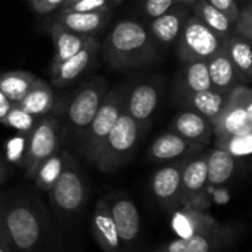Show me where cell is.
<instances>
[{
	"mask_svg": "<svg viewBox=\"0 0 252 252\" xmlns=\"http://www.w3.org/2000/svg\"><path fill=\"white\" fill-rule=\"evenodd\" d=\"M155 40L137 21L124 19L115 24L103 43V56L114 69H130L157 59Z\"/></svg>",
	"mask_w": 252,
	"mask_h": 252,
	"instance_id": "cell-1",
	"label": "cell"
},
{
	"mask_svg": "<svg viewBox=\"0 0 252 252\" xmlns=\"http://www.w3.org/2000/svg\"><path fill=\"white\" fill-rule=\"evenodd\" d=\"M0 220L12 251H40L46 230L38 207L25 198L13 199L0 208Z\"/></svg>",
	"mask_w": 252,
	"mask_h": 252,
	"instance_id": "cell-2",
	"label": "cell"
},
{
	"mask_svg": "<svg viewBox=\"0 0 252 252\" xmlns=\"http://www.w3.org/2000/svg\"><path fill=\"white\" fill-rule=\"evenodd\" d=\"M143 131L145 127L123 111L106 136L93 164L103 173H112L121 168L131 158Z\"/></svg>",
	"mask_w": 252,
	"mask_h": 252,
	"instance_id": "cell-3",
	"label": "cell"
},
{
	"mask_svg": "<svg viewBox=\"0 0 252 252\" xmlns=\"http://www.w3.org/2000/svg\"><path fill=\"white\" fill-rule=\"evenodd\" d=\"M49 199L61 217H72L78 214L87 199V186L83 173L75 161V158L66 151L63 168L49 190Z\"/></svg>",
	"mask_w": 252,
	"mask_h": 252,
	"instance_id": "cell-4",
	"label": "cell"
},
{
	"mask_svg": "<svg viewBox=\"0 0 252 252\" xmlns=\"http://www.w3.org/2000/svg\"><path fill=\"white\" fill-rule=\"evenodd\" d=\"M217 137L252 133V90L248 84H236L227 93L221 114L211 123Z\"/></svg>",
	"mask_w": 252,
	"mask_h": 252,
	"instance_id": "cell-5",
	"label": "cell"
},
{
	"mask_svg": "<svg viewBox=\"0 0 252 252\" xmlns=\"http://www.w3.org/2000/svg\"><path fill=\"white\" fill-rule=\"evenodd\" d=\"M226 40L208 28L199 18L189 15L179 37L177 53L183 63L193 61H208L217 53Z\"/></svg>",
	"mask_w": 252,
	"mask_h": 252,
	"instance_id": "cell-6",
	"label": "cell"
},
{
	"mask_svg": "<svg viewBox=\"0 0 252 252\" xmlns=\"http://www.w3.org/2000/svg\"><path fill=\"white\" fill-rule=\"evenodd\" d=\"M124 102L126 94H123L120 90H111L105 93L96 115L83 136V152L92 162H94L106 136L109 134L120 114L124 111Z\"/></svg>",
	"mask_w": 252,
	"mask_h": 252,
	"instance_id": "cell-7",
	"label": "cell"
},
{
	"mask_svg": "<svg viewBox=\"0 0 252 252\" xmlns=\"http://www.w3.org/2000/svg\"><path fill=\"white\" fill-rule=\"evenodd\" d=\"M61 126L56 118H38L32 131L27 136V151L24 158V170L27 179L32 180L38 167L59 151Z\"/></svg>",
	"mask_w": 252,
	"mask_h": 252,
	"instance_id": "cell-8",
	"label": "cell"
},
{
	"mask_svg": "<svg viewBox=\"0 0 252 252\" xmlns=\"http://www.w3.org/2000/svg\"><path fill=\"white\" fill-rule=\"evenodd\" d=\"M207 186V154H196L182 167V208L207 211L211 207Z\"/></svg>",
	"mask_w": 252,
	"mask_h": 252,
	"instance_id": "cell-9",
	"label": "cell"
},
{
	"mask_svg": "<svg viewBox=\"0 0 252 252\" xmlns=\"http://www.w3.org/2000/svg\"><path fill=\"white\" fill-rule=\"evenodd\" d=\"M105 93L106 81L103 78H94L84 84L69 102L68 121L71 128L81 137L84 136L93 117L96 115Z\"/></svg>",
	"mask_w": 252,
	"mask_h": 252,
	"instance_id": "cell-10",
	"label": "cell"
},
{
	"mask_svg": "<svg viewBox=\"0 0 252 252\" xmlns=\"http://www.w3.org/2000/svg\"><path fill=\"white\" fill-rule=\"evenodd\" d=\"M241 232L239 226L219 224L217 227L192 238H177L154 252H220L229 247Z\"/></svg>",
	"mask_w": 252,
	"mask_h": 252,
	"instance_id": "cell-11",
	"label": "cell"
},
{
	"mask_svg": "<svg viewBox=\"0 0 252 252\" xmlns=\"http://www.w3.org/2000/svg\"><path fill=\"white\" fill-rule=\"evenodd\" d=\"M105 199L121 245H134L140 235V217L137 207L133 201L121 193L105 196Z\"/></svg>",
	"mask_w": 252,
	"mask_h": 252,
	"instance_id": "cell-12",
	"label": "cell"
},
{
	"mask_svg": "<svg viewBox=\"0 0 252 252\" xmlns=\"http://www.w3.org/2000/svg\"><path fill=\"white\" fill-rule=\"evenodd\" d=\"M185 161L168 162L152 176V192L158 202L170 211L182 208V167Z\"/></svg>",
	"mask_w": 252,
	"mask_h": 252,
	"instance_id": "cell-13",
	"label": "cell"
},
{
	"mask_svg": "<svg viewBox=\"0 0 252 252\" xmlns=\"http://www.w3.org/2000/svg\"><path fill=\"white\" fill-rule=\"evenodd\" d=\"M204 148L199 145H195L182 136H179L174 131L164 133L158 136L148 152V158L154 162H174V161H183L188 159L196 154H201Z\"/></svg>",
	"mask_w": 252,
	"mask_h": 252,
	"instance_id": "cell-14",
	"label": "cell"
},
{
	"mask_svg": "<svg viewBox=\"0 0 252 252\" xmlns=\"http://www.w3.org/2000/svg\"><path fill=\"white\" fill-rule=\"evenodd\" d=\"M97 41L92 35L87 38L84 46L71 58L65 59L63 62L50 66V75H52V83L58 87L68 86L74 80H77L93 62L96 52H97Z\"/></svg>",
	"mask_w": 252,
	"mask_h": 252,
	"instance_id": "cell-15",
	"label": "cell"
},
{
	"mask_svg": "<svg viewBox=\"0 0 252 252\" xmlns=\"http://www.w3.org/2000/svg\"><path fill=\"white\" fill-rule=\"evenodd\" d=\"M159 102L158 87L152 83H142L126 96L124 111L146 128Z\"/></svg>",
	"mask_w": 252,
	"mask_h": 252,
	"instance_id": "cell-16",
	"label": "cell"
},
{
	"mask_svg": "<svg viewBox=\"0 0 252 252\" xmlns=\"http://www.w3.org/2000/svg\"><path fill=\"white\" fill-rule=\"evenodd\" d=\"M219 224L220 223L207 211L192 210V208H177L174 210L171 219V229L176 233V236L180 239L205 233L217 227Z\"/></svg>",
	"mask_w": 252,
	"mask_h": 252,
	"instance_id": "cell-17",
	"label": "cell"
},
{
	"mask_svg": "<svg viewBox=\"0 0 252 252\" xmlns=\"http://www.w3.org/2000/svg\"><path fill=\"white\" fill-rule=\"evenodd\" d=\"M189 15L190 13L186 6L176 4L161 16L151 19L149 28H151L152 38L164 46H170L176 43L180 37V32Z\"/></svg>",
	"mask_w": 252,
	"mask_h": 252,
	"instance_id": "cell-18",
	"label": "cell"
},
{
	"mask_svg": "<svg viewBox=\"0 0 252 252\" xmlns=\"http://www.w3.org/2000/svg\"><path fill=\"white\" fill-rule=\"evenodd\" d=\"M171 131L202 148H205V145H208L211 137L214 136L211 123L205 117L192 109L183 111L174 118Z\"/></svg>",
	"mask_w": 252,
	"mask_h": 252,
	"instance_id": "cell-19",
	"label": "cell"
},
{
	"mask_svg": "<svg viewBox=\"0 0 252 252\" xmlns=\"http://www.w3.org/2000/svg\"><path fill=\"white\" fill-rule=\"evenodd\" d=\"M92 229L97 245L103 252H121V242L112 221L105 196L100 198L94 207L92 217Z\"/></svg>",
	"mask_w": 252,
	"mask_h": 252,
	"instance_id": "cell-20",
	"label": "cell"
},
{
	"mask_svg": "<svg viewBox=\"0 0 252 252\" xmlns=\"http://www.w3.org/2000/svg\"><path fill=\"white\" fill-rule=\"evenodd\" d=\"M111 18V7H105L100 10L93 12H59L56 21L63 25L65 28L81 34V35H92Z\"/></svg>",
	"mask_w": 252,
	"mask_h": 252,
	"instance_id": "cell-21",
	"label": "cell"
},
{
	"mask_svg": "<svg viewBox=\"0 0 252 252\" xmlns=\"http://www.w3.org/2000/svg\"><path fill=\"white\" fill-rule=\"evenodd\" d=\"M207 66H208L211 86L216 90L229 93L232 87L242 83L224 46L207 61Z\"/></svg>",
	"mask_w": 252,
	"mask_h": 252,
	"instance_id": "cell-22",
	"label": "cell"
},
{
	"mask_svg": "<svg viewBox=\"0 0 252 252\" xmlns=\"http://www.w3.org/2000/svg\"><path fill=\"white\" fill-rule=\"evenodd\" d=\"M16 106L37 118H41L53 109L55 93L47 81L35 78L27 94L16 103Z\"/></svg>",
	"mask_w": 252,
	"mask_h": 252,
	"instance_id": "cell-23",
	"label": "cell"
},
{
	"mask_svg": "<svg viewBox=\"0 0 252 252\" xmlns=\"http://www.w3.org/2000/svg\"><path fill=\"white\" fill-rule=\"evenodd\" d=\"M183 97L192 111H196L198 114L205 117L210 123H213L221 114L227 102V93L216 90L213 87L195 93L183 92Z\"/></svg>",
	"mask_w": 252,
	"mask_h": 252,
	"instance_id": "cell-24",
	"label": "cell"
},
{
	"mask_svg": "<svg viewBox=\"0 0 252 252\" xmlns=\"http://www.w3.org/2000/svg\"><path fill=\"white\" fill-rule=\"evenodd\" d=\"M50 34H52V40H53V46H55V55H53L50 66H55V65L63 62L65 59L71 58L72 55H75L84 46L87 38L90 37V35L77 34V32L65 28L63 25H61L58 21H55L52 24Z\"/></svg>",
	"mask_w": 252,
	"mask_h": 252,
	"instance_id": "cell-25",
	"label": "cell"
},
{
	"mask_svg": "<svg viewBox=\"0 0 252 252\" xmlns=\"http://www.w3.org/2000/svg\"><path fill=\"white\" fill-rule=\"evenodd\" d=\"M236 171V158H233L226 151L216 146L210 154H207V179L208 185L219 188L226 185Z\"/></svg>",
	"mask_w": 252,
	"mask_h": 252,
	"instance_id": "cell-26",
	"label": "cell"
},
{
	"mask_svg": "<svg viewBox=\"0 0 252 252\" xmlns=\"http://www.w3.org/2000/svg\"><path fill=\"white\" fill-rule=\"evenodd\" d=\"M226 52L241 78V81H250L252 77V43L242 37L230 35L224 43Z\"/></svg>",
	"mask_w": 252,
	"mask_h": 252,
	"instance_id": "cell-27",
	"label": "cell"
},
{
	"mask_svg": "<svg viewBox=\"0 0 252 252\" xmlns=\"http://www.w3.org/2000/svg\"><path fill=\"white\" fill-rule=\"evenodd\" d=\"M193 15L199 18L208 28H211L217 35L227 40L232 35L233 22L217 7H214L207 0H198V3L193 6Z\"/></svg>",
	"mask_w": 252,
	"mask_h": 252,
	"instance_id": "cell-28",
	"label": "cell"
},
{
	"mask_svg": "<svg viewBox=\"0 0 252 252\" xmlns=\"http://www.w3.org/2000/svg\"><path fill=\"white\" fill-rule=\"evenodd\" d=\"M37 77L28 71H6L0 75V92L16 105L30 90Z\"/></svg>",
	"mask_w": 252,
	"mask_h": 252,
	"instance_id": "cell-29",
	"label": "cell"
},
{
	"mask_svg": "<svg viewBox=\"0 0 252 252\" xmlns=\"http://www.w3.org/2000/svg\"><path fill=\"white\" fill-rule=\"evenodd\" d=\"M65 152L56 151L52 157H49L35 171L34 174V183L38 189L49 192L52 189V186L55 185V182L58 180L62 168H63V162H65Z\"/></svg>",
	"mask_w": 252,
	"mask_h": 252,
	"instance_id": "cell-30",
	"label": "cell"
},
{
	"mask_svg": "<svg viewBox=\"0 0 252 252\" xmlns=\"http://www.w3.org/2000/svg\"><path fill=\"white\" fill-rule=\"evenodd\" d=\"M183 92H204L211 89V80L208 74L207 61H193L185 63L183 71Z\"/></svg>",
	"mask_w": 252,
	"mask_h": 252,
	"instance_id": "cell-31",
	"label": "cell"
},
{
	"mask_svg": "<svg viewBox=\"0 0 252 252\" xmlns=\"http://www.w3.org/2000/svg\"><path fill=\"white\" fill-rule=\"evenodd\" d=\"M216 146L230 154L233 158H247L252 152V133L233 134L216 139Z\"/></svg>",
	"mask_w": 252,
	"mask_h": 252,
	"instance_id": "cell-32",
	"label": "cell"
},
{
	"mask_svg": "<svg viewBox=\"0 0 252 252\" xmlns=\"http://www.w3.org/2000/svg\"><path fill=\"white\" fill-rule=\"evenodd\" d=\"M38 118L25 112L24 109H21L19 106L13 105L9 112L6 114V117L1 120V124L15 130L18 134H24V136H28L32 128L35 127Z\"/></svg>",
	"mask_w": 252,
	"mask_h": 252,
	"instance_id": "cell-33",
	"label": "cell"
},
{
	"mask_svg": "<svg viewBox=\"0 0 252 252\" xmlns=\"http://www.w3.org/2000/svg\"><path fill=\"white\" fill-rule=\"evenodd\" d=\"M233 35L242 37L247 41L252 43V4L251 1H245L244 7L239 9V13L236 16V21L233 24L232 30Z\"/></svg>",
	"mask_w": 252,
	"mask_h": 252,
	"instance_id": "cell-34",
	"label": "cell"
},
{
	"mask_svg": "<svg viewBox=\"0 0 252 252\" xmlns=\"http://www.w3.org/2000/svg\"><path fill=\"white\" fill-rule=\"evenodd\" d=\"M6 158L10 162H18L24 165L25 151H27V136L16 134L6 142Z\"/></svg>",
	"mask_w": 252,
	"mask_h": 252,
	"instance_id": "cell-35",
	"label": "cell"
},
{
	"mask_svg": "<svg viewBox=\"0 0 252 252\" xmlns=\"http://www.w3.org/2000/svg\"><path fill=\"white\" fill-rule=\"evenodd\" d=\"M176 4H177V0H145L143 12L149 19H154L168 12Z\"/></svg>",
	"mask_w": 252,
	"mask_h": 252,
	"instance_id": "cell-36",
	"label": "cell"
},
{
	"mask_svg": "<svg viewBox=\"0 0 252 252\" xmlns=\"http://www.w3.org/2000/svg\"><path fill=\"white\" fill-rule=\"evenodd\" d=\"M109 0H78L74 4L61 9L62 12H93V10H100L108 6Z\"/></svg>",
	"mask_w": 252,
	"mask_h": 252,
	"instance_id": "cell-37",
	"label": "cell"
},
{
	"mask_svg": "<svg viewBox=\"0 0 252 252\" xmlns=\"http://www.w3.org/2000/svg\"><path fill=\"white\" fill-rule=\"evenodd\" d=\"M208 3H211L214 7H217L219 10H221L233 24L236 21V16L239 13V6H238V0H207Z\"/></svg>",
	"mask_w": 252,
	"mask_h": 252,
	"instance_id": "cell-38",
	"label": "cell"
},
{
	"mask_svg": "<svg viewBox=\"0 0 252 252\" xmlns=\"http://www.w3.org/2000/svg\"><path fill=\"white\" fill-rule=\"evenodd\" d=\"M210 201H214L220 205H224L230 201V195L223 186H219V188H214L213 192L210 193Z\"/></svg>",
	"mask_w": 252,
	"mask_h": 252,
	"instance_id": "cell-39",
	"label": "cell"
},
{
	"mask_svg": "<svg viewBox=\"0 0 252 252\" xmlns=\"http://www.w3.org/2000/svg\"><path fill=\"white\" fill-rule=\"evenodd\" d=\"M63 3H65V0H44L38 13H49L55 9H61Z\"/></svg>",
	"mask_w": 252,
	"mask_h": 252,
	"instance_id": "cell-40",
	"label": "cell"
},
{
	"mask_svg": "<svg viewBox=\"0 0 252 252\" xmlns=\"http://www.w3.org/2000/svg\"><path fill=\"white\" fill-rule=\"evenodd\" d=\"M13 106V103L0 92V123H1V120L6 117V114L9 112V109Z\"/></svg>",
	"mask_w": 252,
	"mask_h": 252,
	"instance_id": "cell-41",
	"label": "cell"
},
{
	"mask_svg": "<svg viewBox=\"0 0 252 252\" xmlns=\"http://www.w3.org/2000/svg\"><path fill=\"white\" fill-rule=\"evenodd\" d=\"M9 176V167H7V162L3 159V157L0 155V185L4 183V180L7 179Z\"/></svg>",
	"mask_w": 252,
	"mask_h": 252,
	"instance_id": "cell-42",
	"label": "cell"
},
{
	"mask_svg": "<svg viewBox=\"0 0 252 252\" xmlns=\"http://www.w3.org/2000/svg\"><path fill=\"white\" fill-rule=\"evenodd\" d=\"M28 1H30V4L32 6V9L38 13V10H40V7H41V4H43L44 0H28Z\"/></svg>",
	"mask_w": 252,
	"mask_h": 252,
	"instance_id": "cell-43",
	"label": "cell"
},
{
	"mask_svg": "<svg viewBox=\"0 0 252 252\" xmlns=\"http://www.w3.org/2000/svg\"><path fill=\"white\" fill-rule=\"evenodd\" d=\"M177 3H180L186 7H193L198 3V0H177Z\"/></svg>",
	"mask_w": 252,
	"mask_h": 252,
	"instance_id": "cell-44",
	"label": "cell"
},
{
	"mask_svg": "<svg viewBox=\"0 0 252 252\" xmlns=\"http://www.w3.org/2000/svg\"><path fill=\"white\" fill-rule=\"evenodd\" d=\"M0 252H13V251H12V248H10L9 242H3V244H0Z\"/></svg>",
	"mask_w": 252,
	"mask_h": 252,
	"instance_id": "cell-45",
	"label": "cell"
},
{
	"mask_svg": "<svg viewBox=\"0 0 252 252\" xmlns=\"http://www.w3.org/2000/svg\"><path fill=\"white\" fill-rule=\"evenodd\" d=\"M75 1H78V0H65V3L62 4V7H61V9H65V7H68V6L74 4Z\"/></svg>",
	"mask_w": 252,
	"mask_h": 252,
	"instance_id": "cell-46",
	"label": "cell"
},
{
	"mask_svg": "<svg viewBox=\"0 0 252 252\" xmlns=\"http://www.w3.org/2000/svg\"><path fill=\"white\" fill-rule=\"evenodd\" d=\"M111 1H112V3H114V4H118V3H121V1H123V0H111Z\"/></svg>",
	"mask_w": 252,
	"mask_h": 252,
	"instance_id": "cell-47",
	"label": "cell"
},
{
	"mask_svg": "<svg viewBox=\"0 0 252 252\" xmlns=\"http://www.w3.org/2000/svg\"><path fill=\"white\" fill-rule=\"evenodd\" d=\"M244 1H251V0H244Z\"/></svg>",
	"mask_w": 252,
	"mask_h": 252,
	"instance_id": "cell-48",
	"label": "cell"
}]
</instances>
